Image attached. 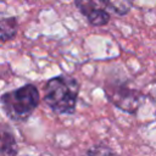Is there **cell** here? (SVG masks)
I'll list each match as a JSON object with an SVG mask.
<instances>
[{"label":"cell","mask_w":156,"mask_h":156,"mask_svg":"<svg viewBox=\"0 0 156 156\" xmlns=\"http://www.w3.org/2000/svg\"><path fill=\"white\" fill-rule=\"evenodd\" d=\"M87 156H118L108 145L99 143L87 150Z\"/></svg>","instance_id":"obj_8"},{"label":"cell","mask_w":156,"mask_h":156,"mask_svg":"<svg viewBox=\"0 0 156 156\" xmlns=\"http://www.w3.org/2000/svg\"><path fill=\"white\" fill-rule=\"evenodd\" d=\"M74 5L91 26L100 27L110 22V13L106 10L98 7L93 0H74Z\"/></svg>","instance_id":"obj_4"},{"label":"cell","mask_w":156,"mask_h":156,"mask_svg":"<svg viewBox=\"0 0 156 156\" xmlns=\"http://www.w3.org/2000/svg\"><path fill=\"white\" fill-rule=\"evenodd\" d=\"M155 117H156V112H155Z\"/></svg>","instance_id":"obj_9"},{"label":"cell","mask_w":156,"mask_h":156,"mask_svg":"<svg viewBox=\"0 0 156 156\" xmlns=\"http://www.w3.org/2000/svg\"><path fill=\"white\" fill-rule=\"evenodd\" d=\"M18 29V22L16 17H2L0 18V41L11 40Z\"/></svg>","instance_id":"obj_6"},{"label":"cell","mask_w":156,"mask_h":156,"mask_svg":"<svg viewBox=\"0 0 156 156\" xmlns=\"http://www.w3.org/2000/svg\"><path fill=\"white\" fill-rule=\"evenodd\" d=\"M104 90L107 100L113 106L130 115H135L144 101L143 93L130 88L124 82L106 83Z\"/></svg>","instance_id":"obj_3"},{"label":"cell","mask_w":156,"mask_h":156,"mask_svg":"<svg viewBox=\"0 0 156 156\" xmlns=\"http://www.w3.org/2000/svg\"><path fill=\"white\" fill-rule=\"evenodd\" d=\"M99 1L118 16L127 15L133 6L132 0H99Z\"/></svg>","instance_id":"obj_7"},{"label":"cell","mask_w":156,"mask_h":156,"mask_svg":"<svg viewBox=\"0 0 156 156\" xmlns=\"http://www.w3.org/2000/svg\"><path fill=\"white\" fill-rule=\"evenodd\" d=\"M79 94V83L69 76L50 78L44 87V101L57 115H73Z\"/></svg>","instance_id":"obj_1"},{"label":"cell","mask_w":156,"mask_h":156,"mask_svg":"<svg viewBox=\"0 0 156 156\" xmlns=\"http://www.w3.org/2000/svg\"><path fill=\"white\" fill-rule=\"evenodd\" d=\"M18 144L12 129L5 124L0 123V156H17Z\"/></svg>","instance_id":"obj_5"},{"label":"cell","mask_w":156,"mask_h":156,"mask_svg":"<svg viewBox=\"0 0 156 156\" xmlns=\"http://www.w3.org/2000/svg\"><path fill=\"white\" fill-rule=\"evenodd\" d=\"M39 90L34 84H24L21 88L4 93L0 105L5 115L15 122L27 121L39 105Z\"/></svg>","instance_id":"obj_2"}]
</instances>
